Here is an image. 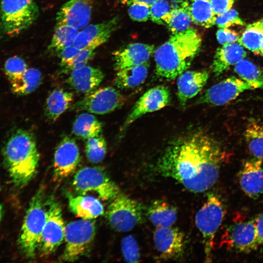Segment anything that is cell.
Masks as SVG:
<instances>
[{
  "mask_svg": "<svg viewBox=\"0 0 263 263\" xmlns=\"http://www.w3.org/2000/svg\"><path fill=\"white\" fill-rule=\"evenodd\" d=\"M46 220L45 192L44 188H40L30 202L18 240L19 247L26 257L35 256Z\"/></svg>",
  "mask_w": 263,
  "mask_h": 263,
  "instance_id": "4",
  "label": "cell"
},
{
  "mask_svg": "<svg viewBox=\"0 0 263 263\" xmlns=\"http://www.w3.org/2000/svg\"><path fill=\"white\" fill-rule=\"evenodd\" d=\"M1 188H0V190Z\"/></svg>",
  "mask_w": 263,
  "mask_h": 263,
  "instance_id": "53",
  "label": "cell"
},
{
  "mask_svg": "<svg viewBox=\"0 0 263 263\" xmlns=\"http://www.w3.org/2000/svg\"><path fill=\"white\" fill-rule=\"evenodd\" d=\"M3 163L14 184L26 185L36 174L39 155L34 135L18 129L13 132L2 148Z\"/></svg>",
  "mask_w": 263,
  "mask_h": 263,
  "instance_id": "3",
  "label": "cell"
},
{
  "mask_svg": "<svg viewBox=\"0 0 263 263\" xmlns=\"http://www.w3.org/2000/svg\"><path fill=\"white\" fill-rule=\"evenodd\" d=\"M149 64L148 61L117 71L114 80L115 85L119 89H128L142 84L147 77Z\"/></svg>",
  "mask_w": 263,
  "mask_h": 263,
  "instance_id": "25",
  "label": "cell"
},
{
  "mask_svg": "<svg viewBox=\"0 0 263 263\" xmlns=\"http://www.w3.org/2000/svg\"><path fill=\"white\" fill-rule=\"evenodd\" d=\"M260 55H261L263 57V39L262 40V42L261 47H260Z\"/></svg>",
  "mask_w": 263,
  "mask_h": 263,
  "instance_id": "50",
  "label": "cell"
},
{
  "mask_svg": "<svg viewBox=\"0 0 263 263\" xmlns=\"http://www.w3.org/2000/svg\"><path fill=\"white\" fill-rule=\"evenodd\" d=\"M92 0H69L56 14V25H65L77 30L89 23L93 11Z\"/></svg>",
  "mask_w": 263,
  "mask_h": 263,
  "instance_id": "16",
  "label": "cell"
},
{
  "mask_svg": "<svg viewBox=\"0 0 263 263\" xmlns=\"http://www.w3.org/2000/svg\"><path fill=\"white\" fill-rule=\"evenodd\" d=\"M119 0L121 1L123 3H126V2H128L129 0Z\"/></svg>",
  "mask_w": 263,
  "mask_h": 263,
  "instance_id": "52",
  "label": "cell"
},
{
  "mask_svg": "<svg viewBox=\"0 0 263 263\" xmlns=\"http://www.w3.org/2000/svg\"><path fill=\"white\" fill-rule=\"evenodd\" d=\"M39 13L36 0H0V29L6 36H17L33 23Z\"/></svg>",
  "mask_w": 263,
  "mask_h": 263,
  "instance_id": "5",
  "label": "cell"
},
{
  "mask_svg": "<svg viewBox=\"0 0 263 263\" xmlns=\"http://www.w3.org/2000/svg\"><path fill=\"white\" fill-rule=\"evenodd\" d=\"M154 51L153 45L143 43L130 44L123 49L113 53L115 70L118 71L148 62Z\"/></svg>",
  "mask_w": 263,
  "mask_h": 263,
  "instance_id": "20",
  "label": "cell"
},
{
  "mask_svg": "<svg viewBox=\"0 0 263 263\" xmlns=\"http://www.w3.org/2000/svg\"><path fill=\"white\" fill-rule=\"evenodd\" d=\"M27 69L26 63L18 56L8 58L4 65V73L9 81L20 77Z\"/></svg>",
  "mask_w": 263,
  "mask_h": 263,
  "instance_id": "38",
  "label": "cell"
},
{
  "mask_svg": "<svg viewBox=\"0 0 263 263\" xmlns=\"http://www.w3.org/2000/svg\"><path fill=\"white\" fill-rule=\"evenodd\" d=\"M148 216L152 224L156 227L172 226L177 217L175 207L165 201L157 200L150 205Z\"/></svg>",
  "mask_w": 263,
  "mask_h": 263,
  "instance_id": "26",
  "label": "cell"
},
{
  "mask_svg": "<svg viewBox=\"0 0 263 263\" xmlns=\"http://www.w3.org/2000/svg\"><path fill=\"white\" fill-rule=\"evenodd\" d=\"M172 8L166 0H157L150 7V19L158 24L169 23Z\"/></svg>",
  "mask_w": 263,
  "mask_h": 263,
  "instance_id": "37",
  "label": "cell"
},
{
  "mask_svg": "<svg viewBox=\"0 0 263 263\" xmlns=\"http://www.w3.org/2000/svg\"><path fill=\"white\" fill-rule=\"evenodd\" d=\"M104 77L100 69L85 65L71 71L67 81L77 92L88 94L98 86Z\"/></svg>",
  "mask_w": 263,
  "mask_h": 263,
  "instance_id": "22",
  "label": "cell"
},
{
  "mask_svg": "<svg viewBox=\"0 0 263 263\" xmlns=\"http://www.w3.org/2000/svg\"><path fill=\"white\" fill-rule=\"evenodd\" d=\"M73 186L80 194L95 193L103 201L113 200L119 193V189L106 172L99 167H84L75 175Z\"/></svg>",
  "mask_w": 263,
  "mask_h": 263,
  "instance_id": "7",
  "label": "cell"
},
{
  "mask_svg": "<svg viewBox=\"0 0 263 263\" xmlns=\"http://www.w3.org/2000/svg\"><path fill=\"white\" fill-rule=\"evenodd\" d=\"M215 24L220 28H226L233 25L243 26L244 23L239 17L238 12L230 9L216 17Z\"/></svg>",
  "mask_w": 263,
  "mask_h": 263,
  "instance_id": "41",
  "label": "cell"
},
{
  "mask_svg": "<svg viewBox=\"0 0 263 263\" xmlns=\"http://www.w3.org/2000/svg\"><path fill=\"white\" fill-rule=\"evenodd\" d=\"M80 161L79 148L75 140L68 136L58 144L54 154V172L56 178L63 179L71 175Z\"/></svg>",
  "mask_w": 263,
  "mask_h": 263,
  "instance_id": "15",
  "label": "cell"
},
{
  "mask_svg": "<svg viewBox=\"0 0 263 263\" xmlns=\"http://www.w3.org/2000/svg\"><path fill=\"white\" fill-rule=\"evenodd\" d=\"M130 18L137 21H146L150 18V7L139 3H131L128 8Z\"/></svg>",
  "mask_w": 263,
  "mask_h": 263,
  "instance_id": "42",
  "label": "cell"
},
{
  "mask_svg": "<svg viewBox=\"0 0 263 263\" xmlns=\"http://www.w3.org/2000/svg\"><path fill=\"white\" fill-rule=\"evenodd\" d=\"M257 240L259 245L263 244V214L255 219Z\"/></svg>",
  "mask_w": 263,
  "mask_h": 263,
  "instance_id": "46",
  "label": "cell"
},
{
  "mask_svg": "<svg viewBox=\"0 0 263 263\" xmlns=\"http://www.w3.org/2000/svg\"><path fill=\"white\" fill-rule=\"evenodd\" d=\"M73 45L63 49L58 56L60 58V65L64 67L80 51Z\"/></svg>",
  "mask_w": 263,
  "mask_h": 263,
  "instance_id": "45",
  "label": "cell"
},
{
  "mask_svg": "<svg viewBox=\"0 0 263 263\" xmlns=\"http://www.w3.org/2000/svg\"><path fill=\"white\" fill-rule=\"evenodd\" d=\"M247 27L252 28L263 35V19L248 25Z\"/></svg>",
  "mask_w": 263,
  "mask_h": 263,
  "instance_id": "47",
  "label": "cell"
},
{
  "mask_svg": "<svg viewBox=\"0 0 263 263\" xmlns=\"http://www.w3.org/2000/svg\"><path fill=\"white\" fill-rule=\"evenodd\" d=\"M225 213L224 205L220 198L215 194L209 193L196 214L195 225L202 235L206 262L212 261L214 237Z\"/></svg>",
  "mask_w": 263,
  "mask_h": 263,
  "instance_id": "6",
  "label": "cell"
},
{
  "mask_svg": "<svg viewBox=\"0 0 263 263\" xmlns=\"http://www.w3.org/2000/svg\"><path fill=\"white\" fill-rule=\"evenodd\" d=\"M202 41L200 34L193 28L173 34L154 51L157 75L174 80L186 71L198 53Z\"/></svg>",
  "mask_w": 263,
  "mask_h": 263,
  "instance_id": "2",
  "label": "cell"
},
{
  "mask_svg": "<svg viewBox=\"0 0 263 263\" xmlns=\"http://www.w3.org/2000/svg\"><path fill=\"white\" fill-rule=\"evenodd\" d=\"M85 151L92 163H97L103 160L107 152V143L101 133L87 140Z\"/></svg>",
  "mask_w": 263,
  "mask_h": 263,
  "instance_id": "35",
  "label": "cell"
},
{
  "mask_svg": "<svg viewBox=\"0 0 263 263\" xmlns=\"http://www.w3.org/2000/svg\"><path fill=\"white\" fill-rule=\"evenodd\" d=\"M121 251L124 261L127 263H138L140 254L138 244L132 235L124 237L121 243Z\"/></svg>",
  "mask_w": 263,
  "mask_h": 263,
  "instance_id": "39",
  "label": "cell"
},
{
  "mask_svg": "<svg viewBox=\"0 0 263 263\" xmlns=\"http://www.w3.org/2000/svg\"><path fill=\"white\" fill-rule=\"evenodd\" d=\"M153 240L161 258L166 259L181 257L185 249V236L178 228L172 226L157 227Z\"/></svg>",
  "mask_w": 263,
  "mask_h": 263,
  "instance_id": "17",
  "label": "cell"
},
{
  "mask_svg": "<svg viewBox=\"0 0 263 263\" xmlns=\"http://www.w3.org/2000/svg\"><path fill=\"white\" fill-rule=\"evenodd\" d=\"M222 243L228 249L244 253L255 250L259 245L255 220L239 222L230 225L223 235Z\"/></svg>",
  "mask_w": 263,
  "mask_h": 263,
  "instance_id": "13",
  "label": "cell"
},
{
  "mask_svg": "<svg viewBox=\"0 0 263 263\" xmlns=\"http://www.w3.org/2000/svg\"><path fill=\"white\" fill-rule=\"evenodd\" d=\"M1 213H2V206L0 205V221L1 217Z\"/></svg>",
  "mask_w": 263,
  "mask_h": 263,
  "instance_id": "51",
  "label": "cell"
},
{
  "mask_svg": "<svg viewBox=\"0 0 263 263\" xmlns=\"http://www.w3.org/2000/svg\"><path fill=\"white\" fill-rule=\"evenodd\" d=\"M40 71L35 68H27L19 78L9 81L11 91L18 95H26L35 91L41 83Z\"/></svg>",
  "mask_w": 263,
  "mask_h": 263,
  "instance_id": "30",
  "label": "cell"
},
{
  "mask_svg": "<svg viewBox=\"0 0 263 263\" xmlns=\"http://www.w3.org/2000/svg\"><path fill=\"white\" fill-rule=\"evenodd\" d=\"M189 5L172 9L170 19L167 25L173 34L185 31L190 28L192 21L188 10Z\"/></svg>",
  "mask_w": 263,
  "mask_h": 263,
  "instance_id": "34",
  "label": "cell"
},
{
  "mask_svg": "<svg viewBox=\"0 0 263 263\" xmlns=\"http://www.w3.org/2000/svg\"><path fill=\"white\" fill-rule=\"evenodd\" d=\"M125 101V97L116 89L108 86L88 93L75 103L72 109L75 111H85L93 113L104 114L122 107Z\"/></svg>",
  "mask_w": 263,
  "mask_h": 263,
  "instance_id": "11",
  "label": "cell"
},
{
  "mask_svg": "<svg viewBox=\"0 0 263 263\" xmlns=\"http://www.w3.org/2000/svg\"><path fill=\"white\" fill-rule=\"evenodd\" d=\"M254 89L242 79L231 76L207 89L197 103L222 106L235 99L244 91Z\"/></svg>",
  "mask_w": 263,
  "mask_h": 263,
  "instance_id": "12",
  "label": "cell"
},
{
  "mask_svg": "<svg viewBox=\"0 0 263 263\" xmlns=\"http://www.w3.org/2000/svg\"><path fill=\"white\" fill-rule=\"evenodd\" d=\"M170 0L173 3H183L185 2L189 1V0Z\"/></svg>",
  "mask_w": 263,
  "mask_h": 263,
  "instance_id": "49",
  "label": "cell"
},
{
  "mask_svg": "<svg viewBox=\"0 0 263 263\" xmlns=\"http://www.w3.org/2000/svg\"><path fill=\"white\" fill-rule=\"evenodd\" d=\"M225 154L208 134L195 132L170 143L159 160L158 168L162 175L189 191L203 192L216 182Z\"/></svg>",
  "mask_w": 263,
  "mask_h": 263,
  "instance_id": "1",
  "label": "cell"
},
{
  "mask_svg": "<svg viewBox=\"0 0 263 263\" xmlns=\"http://www.w3.org/2000/svg\"><path fill=\"white\" fill-rule=\"evenodd\" d=\"M74 95L62 89H55L47 98L45 114L51 121H56L71 105Z\"/></svg>",
  "mask_w": 263,
  "mask_h": 263,
  "instance_id": "27",
  "label": "cell"
},
{
  "mask_svg": "<svg viewBox=\"0 0 263 263\" xmlns=\"http://www.w3.org/2000/svg\"><path fill=\"white\" fill-rule=\"evenodd\" d=\"M65 228L60 205L51 197L46 202V220L38 246L42 255H49L56 250L64 239Z\"/></svg>",
  "mask_w": 263,
  "mask_h": 263,
  "instance_id": "10",
  "label": "cell"
},
{
  "mask_svg": "<svg viewBox=\"0 0 263 263\" xmlns=\"http://www.w3.org/2000/svg\"><path fill=\"white\" fill-rule=\"evenodd\" d=\"M188 6V10L192 22L206 28H210L215 24V15L210 0H192Z\"/></svg>",
  "mask_w": 263,
  "mask_h": 263,
  "instance_id": "29",
  "label": "cell"
},
{
  "mask_svg": "<svg viewBox=\"0 0 263 263\" xmlns=\"http://www.w3.org/2000/svg\"></svg>",
  "mask_w": 263,
  "mask_h": 263,
  "instance_id": "54",
  "label": "cell"
},
{
  "mask_svg": "<svg viewBox=\"0 0 263 263\" xmlns=\"http://www.w3.org/2000/svg\"><path fill=\"white\" fill-rule=\"evenodd\" d=\"M218 42L222 45L230 44L238 41L239 35L235 31L226 28H220L216 33Z\"/></svg>",
  "mask_w": 263,
  "mask_h": 263,
  "instance_id": "43",
  "label": "cell"
},
{
  "mask_svg": "<svg viewBox=\"0 0 263 263\" xmlns=\"http://www.w3.org/2000/svg\"><path fill=\"white\" fill-rule=\"evenodd\" d=\"M234 69L241 79L254 89H263V72L257 65L243 59L234 65Z\"/></svg>",
  "mask_w": 263,
  "mask_h": 263,
  "instance_id": "33",
  "label": "cell"
},
{
  "mask_svg": "<svg viewBox=\"0 0 263 263\" xmlns=\"http://www.w3.org/2000/svg\"><path fill=\"white\" fill-rule=\"evenodd\" d=\"M246 56V52L238 42L223 45L216 51L211 70L218 76L244 59Z\"/></svg>",
  "mask_w": 263,
  "mask_h": 263,
  "instance_id": "24",
  "label": "cell"
},
{
  "mask_svg": "<svg viewBox=\"0 0 263 263\" xmlns=\"http://www.w3.org/2000/svg\"><path fill=\"white\" fill-rule=\"evenodd\" d=\"M170 101L171 94L167 87L159 85L149 89L134 105L124 122L123 129L142 115L160 110L167 106Z\"/></svg>",
  "mask_w": 263,
  "mask_h": 263,
  "instance_id": "14",
  "label": "cell"
},
{
  "mask_svg": "<svg viewBox=\"0 0 263 263\" xmlns=\"http://www.w3.org/2000/svg\"><path fill=\"white\" fill-rule=\"evenodd\" d=\"M262 159H253L244 164L239 173L240 186L249 197L256 198L263 194Z\"/></svg>",
  "mask_w": 263,
  "mask_h": 263,
  "instance_id": "19",
  "label": "cell"
},
{
  "mask_svg": "<svg viewBox=\"0 0 263 263\" xmlns=\"http://www.w3.org/2000/svg\"><path fill=\"white\" fill-rule=\"evenodd\" d=\"M79 33L78 30L70 26L56 25L51 43L49 51L57 55L64 48L73 45Z\"/></svg>",
  "mask_w": 263,
  "mask_h": 263,
  "instance_id": "32",
  "label": "cell"
},
{
  "mask_svg": "<svg viewBox=\"0 0 263 263\" xmlns=\"http://www.w3.org/2000/svg\"><path fill=\"white\" fill-rule=\"evenodd\" d=\"M65 193L69 209L76 216L92 220L104 214L103 205L97 198L83 194L75 195L69 191Z\"/></svg>",
  "mask_w": 263,
  "mask_h": 263,
  "instance_id": "23",
  "label": "cell"
},
{
  "mask_svg": "<svg viewBox=\"0 0 263 263\" xmlns=\"http://www.w3.org/2000/svg\"><path fill=\"white\" fill-rule=\"evenodd\" d=\"M102 131V123L95 116L86 113L77 117L72 127V132L75 136L87 140L101 133Z\"/></svg>",
  "mask_w": 263,
  "mask_h": 263,
  "instance_id": "28",
  "label": "cell"
},
{
  "mask_svg": "<svg viewBox=\"0 0 263 263\" xmlns=\"http://www.w3.org/2000/svg\"><path fill=\"white\" fill-rule=\"evenodd\" d=\"M250 152L255 158L263 159V121H251L244 131Z\"/></svg>",
  "mask_w": 263,
  "mask_h": 263,
  "instance_id": "31",
  "label": "cell"
},
{
  "mask_svg": "<svg viewBox=\"0 0 263 263\" xmlns=\"http://www.w3.org/2000/svg\"><path fill=\"white\" fill-rule=\"evenodd\" d=\"M234 0H210L215 15L219 16L231 9Z\"/></svg>",
  "mask_w": 263,
  "mask_h": 263,
  "instance_id": "44",
  "label": "cell"
},
{
  "mask_svg": "<svg viewBox=\"0 0 263 263\" xmlns=\"http://www.w3.org/2000/svg\"><path fill=\"white\" fill-rule=\"evenodd\" d=\"M118 17L97 24L86 26L79 32L73 45L79 50L85 48L95 49L108 41L111 34L117 28Z\"/></svg>",
  "mask_w": 263,
  "mask_h": 263,
  "instance_id": "18",
  "label": "cell"
},
{
  "mask_svg": "<svg viewBox=\"0 0 263 263\" xmlns=\"http://www.w3.org/2000/svg\"><path fill=\"white\" fill-rule=\"evenodd\" d=\"M263 39V35L261 32L247 27L239 38L238 42L255 54L260 55Z\"/></svg>",
  "mask_w": 263,
  "mask_h": 263,
  "instance_id": "36",
  "label": "cell"
},
{
  "mask_svg": "<svg viewBox=\"0 0 263 263\" xmlns=\"http://www.w3.org/2000/svg\"><path fill=\"white\" fill-rule=\"evenodd\" d=\"M94 49L85 48L80 51L63 68L66 71L73 70L86 65L95 55Z\"/></svg>",
  "mask_w": 263,
  "mask_h": 263,
  "instance_id": "40",
  "label": "cell"
},
{
  "mask_svg": "<svg viewBox=\"0 0 263 263\" xmlns=\"http://www.w3.org/2000/svg\"><path fill=\"white\" fill-rule=\"evenodd\" d=\"M156 0H129L128 3L129 4L131 3H142L150 7Z\"/></svg>",
  "mask_w": 263,
  "mask_h": 263,
  "instance_id": "48",
  "label": "cell"
},
{
  "mask_svg": "<svg viewBox=\"0 0 263 263\" xmlns=\"http://www.w3.org/2000/svg\"><path fill=\"white\" fill-rule=\"evenodd\" d=\"M111 201L106 216L113 229L127 232L142 222V208L139 203L120 193Z\"/></svg>",
  "mask_w": 263,
  "mask_h": 263,
  "instance_id": "9",
  "label": "cell"
},
{
  "mask_svg": "<svg viewBox=\"0 0 263 263\" xmlns=\"http://www.w3.org/2000/svg\"><path fill=\"white\" fill-rule=\"evenodd\" d=\"M95 223L91 220L71 222L65 225V247L60 260L74 262L82 256L90 246L95 234Z\"/></svg>",
  "mask_w": 263,
  "mask_h": 263,
  "instance_id": "8",
  "label": "cell"
},
{
  "mask_svg": "<svg viewBox=\"0 0 263 263\" xmlns=\"http://www.w3.org/2000/svg\"><path fill=\"white\" fill-rule=\"evenodd\" d=\"M177 96L184 106L188 99L196 96L206 85L209 77L206 70L185 71L178 76Z\"/></svg>",
  "mask_w": 263,
  "mask_h": 263,
  "instance_id": "21",
  "label": "cell"
}]
</instances>
